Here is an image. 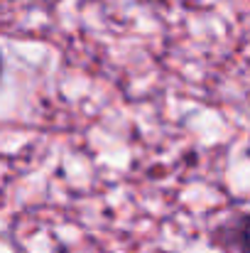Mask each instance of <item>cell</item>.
Returning a JSON list of instances; mask_svg holds the SVG:
<instances>
[{
  "mask_svg": "<svg viewBox=\"0 0 250 253\" xmlns=\"http://www.w3.org/2000/svg\"><path fill=\"white\" fill-rule=\"evenodd\" d=\"M238 241H241V249L246 253H250V214L243 219L241 224V231H238Z\"/></svg>",
  "mask_w": 250,
  "mask_h": 253,
  "instance_id": "1",
  "label": "cell"
},
{
  "mask_svg": "<svg viewBox=\"0 0 250 253\" xmlns=\"http://www.w3.org/2000/svg\"><path fill=\"white\" fill-rule=\"evenodd\" d=\"M0 74H2V59H0Z\"/></svg>",
  "mask_w": 250,
  "mask_h": 253,
  "instance_id": "2",
  "label": "cell"
}]
</instances>
